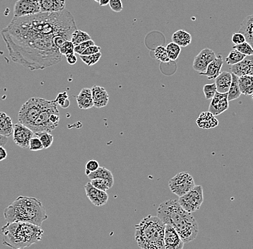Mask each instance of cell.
I'll return each instance as SVG.
<instances>
[{
	"mask_svg": "<svg viewBox=\"0 0 253 249\" xmlns=\"http://www.w3.org/2000/svg\"><path fill=\"white\" fill-rule=\"evenodd\" d=\"M228 93L216 92L214 97L211 99V103L209 107V111L214 116L220 115L229 108Z\"/></svg>",
	"mask_w": 253,
	"mask_h": 249,
	"instance_id": "15",
	"label": "cell"
},
{
	"mask_svg": "<svg viewBox=\"0 0 253 249\" xmlns=\"http://www.w3.org/2000/svg\"><path fill=\"white\" fill-rule=\"evenodd\" d=\"M4 218L7 223H30L41 227L48 217L45 208L39 199L19 196L4 209Z\"/></svg>",
	"mask_w": 253,
	"mask_h": 249,
	"instance_id": "3",
	"label": "cell"
},
{
	"mask_svg": "<svg viewBox=\"0 0 253 249\" xmlns=\"http://www.w3.org/2000/svg\"><path fill=\"white\" fill-rule=\"evenodd\" d=\"M84 190L86 196L91 203L95 206H105L109 200V195L106 191L100 190L96 188L91 183H86L84 186Z\"/></svg>",
	"mask_w": 253,
	"mask_h": 249,
	"instance_id": "14",
	"label": "cell"
},
{
	"mask_svg": "<svg viewBox=\"0 0 253 249\" xmlns=\"http://www.w3.org/2000/svg\"><path fill=\"white\" fill-rule=\"evenodd\" d=\"M172 42L177 44L179 46H188L191 42L192 38L190 33L184 30H178L173 33L171 37Z\"/></svg>",
	"mask_w": 253,
	"mask_h": 249,
	"instance_id": "25",
	"label": "cell"
},
{
	"mask_svg": "<svg viewBox=\"0 0 253 249\" xmlns=\"http://www.w3.org/2000/svg\"><path fill=\"white\" fill-rule=\"evenodd\" d=\"M94 1H95L96 2H98L99 3V2H100V0H94Z\"/></svg>",
	"mask_w": 253,
	"mask_h": 249,
	"instance_id": "50",
	"label": "cell"
},
{
	"mask_svg": "<svg viewBox=\"0 0 253 249\" xmlns=\"http://www.w3.org/2000/svg\"><path fill=\"white\" fill-rule=\"evenodd\" d=\"M154 55H155V57L156 58L157 60L161 61V62H164V63H167L170 61L166 48L164 46L157 47L154 50Z\"/></svg>",
	"mask_w": 253,
	"mask_h": 249,
	"instance_id": "33",
	"label": "cell"
},
{
	"mask_svg": "<svg viewBox=\"0 0 253 249\" xmlns=\"http://www.w3.org/2000/svg\"><path fill=\"white\" fill-rule=\"evenodd\" d=\"M109 1H110V0H100L99 4L100 6H106L109 4Z\"/></svg>",
	"mask_w": 253,
	"mask_h": 249,
	"instance_id": "49",
	"label": "cell"
},
{
	"mask_svg": "<svg viewBox=\"0 0 253 249\" xmlns=\"http://www.w3.org/2000/svg\"><path fill=\"white\" fill-rule=\"evenodd\" d=\"M57 105L55 100L47 101L45 106L40 113L38 118L29 128L34 133L42 132V131L51 132L54 130L56 127L52 124L50 117L52 113L59 111Z\"/></svg>",
	"mask_w": 253,
	"mask_h": 249,
	"instance_id": "7",
	"label": "cell"
},
{
	"mask_svg": "<svg viewBox=\"0 0 253 249\" xmlns=\"http://www.w3.org/2000/svg\"><path fill=\"white\" fill-rule=\"evenodd\" d=\"M41 7L38 0H18L14 6V17L30 16L40 13Z\"/></svg>",
	"mask_w": 253,
	"mask_h": 249,
	"instance_id": "10",
	"label": "cell"
},
{
	"mask_svg": "<svg viewBox=\"0 0 253 249\" xmlns=\"http://www.w3.org/2000/svg\"><path fill=\"white\" fill-rule=\"evenodd\" d=\"M233 48L236 49L246 56H253V48L248 42H245L239 45H234Z\"/></svg>",
	"mask_w": 253,
	"mask_h": 249,
	"instance_id": "37",
	"label": "cell"
},
{
	"mask_svg": "<svg viewBox=\"0 0 253 249\" xmlns=\"http://www.w3.org/2000/svg\"><path fill=\"white\" fill-rule=\"evenodd\" d=\"M166 224L158 215H148L135 226V238L142 249H164Z\"/></svg>",
	"mask_w": 253,
	"mask_h": 249,
	"instance_id": "5",
	"label": "cell"
},
{
	"mask_svg": "<svg viewBox=\"0 0 253 249\" xmlns=\"http://www.w3.org/2000/svg\"><path fill=\"white\" fill-rule=\"evenodd\" d=\"M74 47H75V45H74V43L71 41H66L61 46L59 50H60V53L62 55L65 56L67 55L74 53Z\"/></svg>",
	"mask_w": 253,
	"mask_h": 249,
	"instance_id": "39",
	"label": "cell"
},
{
	"mask_svg": "<svg viewBox=\"0 0 253 249\" xmlns=\"http://www.w3.org/2000/svg\"><path fill=\"white\" fill-rule=\"evenodd\" d=\"M65 57H66L67 62H68L70 65H74V64H76V62H77V58H76L74 53L67 55V56H65Z\"/></svg>",
	"mask_w": 253,
	"mask_h": 249,
	"instance_id": "46",
	"label": "cell"
},
{
	"mask_svg": "<svg viewBox=\"0 0 253 249\" xmlns=\"http://www.w3.org/2000/svg\"><path fill=\"white\" fill-rule=\"evenodd\" d=\"M232 73L240 77L243 76H253V56H248L238 63L232 65Z\"/></svg>",
	"mask_w": 253,
	"mask_h": 249,
	"instance_id": "16",
	"label": "cell"
},
{
	"mask_svg": "<svg viewBox=\"0 0 253 249\" xmlns=\"http://www.w3.org/2000/svg\"><path fill=\"white\" fill-rule=\"evenodd\" d=\"M216 56L215 53L211 49H203L193 60V69L199 73L206 71L209 64L215 59Z\"/></svg>",
	"mask_w": 253,
	"mask_h": 249,
	"instance_id": "13",
	"label": "cell"
},
{
	"mask_svg": "<svg viewBox=\"0 0 253 249\" xmlns=\"http://www.w3.org/2000/svg\"><path fill=\"white\" fill-rule=\"evenodd\" d=\"M91 88L92 91L94 106L98 108L106 106L109 103V94L106 89L99 85H94Z\"/></svg>",
	"mask_w": 253,
	"mask_h": 249,
	"instance_id": "18",
	"label": "cell"
},
{
	"mask_svg": "<svg viewBox=\"0 0 253 249\" xmlns=\"http://www.w3.org/2000/svg\"><path fill=\"white\" fill-rule=\"evenodd\" d=\"M29 149L31 151H41L44 149L42 144L41 143V140L38 137L34 135V137L30 140V146Z\"/></svg>",
	"mask_w": 253,
	"mask_h": 249,
	"instance_id": "41",
	"label": "cell"
},
{
	"mask_svg": "<svg viewBox=\"0 0 253 249\" xmlns=\"http://www.w3.org/2000/svg\"><path fill=\"white\" fill-rule=\"evenodd\" d=\"M90 183L96 188L100 190L106 191V192L112 187L110 184L103 179H92V180H90Z\"/></svg>",
	"mask_w": 253,
	"mask_h": 249,
	"instance_id": "35",
	"label": "cell"
},
{
	"mask_svg": "<svg viewBox=\"0 0 253 249\" xmlns=\"http://www.w3.org/2000/svg\"><path fill=\"white\" fill-rule=\"evenodd\" d=\"M223 64L224 60L222 55L218 54L216 56L215 59L209 64L206 71L203 72V73H199V75L206 76L209 80L215 79L220 74Z\"/></svg>",
	"mask_w": 253,
	"mask_h": 249,
	"instance_id": "17",
	"label": "cell"
},
{
	"mask_svg": "<svg viewBox=\"0 0 253 249\" xmlns=\"http://www.w3.org/2000/svg\"><path fill=\"white\" fill-rule=\"evenodd\" d=\"M166 48L170 61H176L181 54V47L175 42H172L168 44Z\"/></svg>",
	"mask_w": 253,
	"mask_h": 249,
	"instance_id": "31",
	"label": "cell"
},
{
	"mask_svg": "<svg viewBox=\"0 0 253 249\" xmlns=\"http://www.w3.org/2000/svg\"><path fill=\"white\" fill-rule=\"evenodd\" d=\"M109 7L112 11L120 12L123 10V4L122 0H110L109 3Z\"/></svg>",
	"mask_w": 253,
	"mask_h": 249,
	"instance_id": "43",
	"label": "cell"
},
{
	"mask_svg": "<svg viewBox=\"0 0 253 249\" xmlns=\"http://www.w3.org/2000/svg\"><path fill=\"white\" fill-rule=\"evenodd\" d=\"M55 102H56L57 104L61 106L63 108H66L69 106L70 101L68 99V95L67 92L64 91V92L59 93L58 94L57 97L55 99Z\"/></svg>",
	"mask_w": 253,
	"mask_h": 249,
	"instance_id": "38",
	"label": "cell"
},
{
	"mask_svg": "<svg viewBox=\"0 0 253 249\" xmlns=\"http://www.w3.org/2000/svg\"><path fill=\"white\" fill-rule=\"evenodd\" d=\"M33 132L28 126L22 124H15L14 125L13 140L20 147L27 149L30 146V140L34 137Z\"/></svg>",
	"mask_w": 253,
	"mask_h": 249,
	"instance_id": "11",
	"label": "cell"
},
{
	"mask_svg": "<svg viewBox=\"0 0 253 249\" xmlns=\"http://www.w3.org/2000/svg\"><path fill=\"white\" fill-rule=\"evenodd\" d=\"M93 45H95V42L92 40L91 39L89 40V41H85V42H82V43L79 44V45H76L74 47V53H77V54L80 56L86 48Z\"/></svg>",
	"mask_w": 253,
	"mask_h": 249,
	"instance_id": "40",
	"label": "cell"
},
{
	"mask_svg": "<svg viewBox=\"0 0 253 249\" xmlns=\"http://www.w3.org/2000/svg\"><path fill=\"white\" fill-rule=\"evenodd\" d=\"M245 57H246L245 55L242 54V53H241L240 52H239L238 50H236V49H233L232 51L230 52L225 61H226L227 63H228L229 65H234V64L240 62V61H242Z\"/></svg>",
	"mask_w": 253,
	"mask_h": 249,
	"instance_id": "30",
	"label": "cell"
},
{
	"mask_svg": "<svg viewBox=\"0 0 253 249\" xmlns=\"http://www.w3.org/2000/svg\"><path fill=\"white\" fill-rule=\"evenodd\" d=\"M241 92L245 96L253 94V76H240L238 79Z\"/></svg>",
	"mask_w": 253,
	"mask_h": 249,
	"instance_id": "27",
	"label": "cell"
},
{
	"mask_svg": "<svg viewBox=\"0 0 253 249\" xmlns=\"http://www.w3.org/2000/svg\"><path fill=\"white\" fill-rule=\"evenodd\" d=\"M157 215L165 224L173 226L184 244L196 239L199 225L191 213L184 210L178 200L163 202L157 210Z\"/></svg>",
	"mask_w": 253,
	"mask_h": 249,
	"instance_id": "2",
	"label": "cell"
},
{
	"mask_svg": "<svg viewBox=\"0 0 253 249\" xmlns=\"http://www.w3.org/2000/svg\"><path fill=\"white\" fill-rule=\"evenodd\" d=\"M252 98H253V95H252Z\"/></svg>",
	"mask_w": 253,
	"mask_h": 249,
	"instance_id": "51",
	"label": "cell"
},
{
	"mask_svg": "<svg viewBox=\"0 0 253 249\" xmlns=\"http://www.w3.org/2000/svg\"><path fill=\"white\" fill-rule=\"evenodd\" d=\"M101 48L98 45H93L89 46V48L86 49L82 53V56H87V55L96 54V53H100ZM81 56V55H80Z\"/></svg>",
	"mask_w": 253,
	"mask_h": 249,
	"instance_id": "45",
	"label": "cell"
},
{
	"mask_svg": "<svg viewBox=\"0 0 253 249\" xmlns=\"http://www.w3.org/2000/svg\"><path fill=\"white\" fill-rule=\"evenodd\" d=\"M7 157V152L4 146H0V161L5 160Z\"/></svg>",
	"mask_w": 253,
	"mask_h": 249,
	"instance_id": "47",
	"label": "cell"
},
{
	"mask_svg": "<svg viewBox=\"0 0 253 249\" xmlns=\"http://www.w3.org/2000/svg\"><path fill=\"white\" fill-rule=\"evenodd\" d=\"M240 33L244 35L246 42L253 48V14L246 17L241 23Z\"/></svg>",
	"mask_w": 253,
	"mask_h": 249,
	"instance_id": "23",
	"label": "cell"
},
{
	"mask_svg": "<svg viewBox=\"0 0 253 249\" xmlns=\"http://www.w3.org/2000/svg\"><path fill=\"white\" fill-rule=\"evenodd\" d=\"M184 243L173 226L166 224L164 231V249H182Z\"/></svg>",
	"mask_w": 253,
	"mask_h": 249,
	"instance_id": "12",
	"label": "cell"
},
{
	"mask_svg": "<svg viewBox=\"0 0 253 249\" xmlns=\"http://www.w3.org/2000/svg\"><path fill=\"white\" fill-rule=\"evenodd\" d=\"M46 99L31 98L22 104L18 113V122L30 127L38 118L47 102Z\"/></svg>",
	"mask_w": 253,
	"mask_h": 249,
	"instance_id": "6",
	"label": "cell"
},
{
	"mask_svg": "<svg viewBox=\"0 0 253 249\" xmlns=\"http://www.w3.org/2000/svg\"><path fill=\"white\" fill-rule=\"evenodd\" d=\"M91 40V36L86 32L82 31L81 30H76L71 36V41L74 43V45H77L85 41Z\"/></svg>",
	"mask_w": 253,
	"mask_h": 249,
	"instance_id": "29",
	"label": "cell"
},
{
	"mask_svg": "<svg viewBox=\"0 0 253 249\" xmlns=\"http://www.w3.org/2000/svg\"><path fill=\"white\" fill-rule=\"evenodd\" d=\"M101 58V52L96 53V54L87 55V56H82V55H81L80 56V59H82V61L86 65H89V66H92V65H95L96 63H97L100 61Z\"/></svg>",
	"mask_w": 253,
	"mask_h": 249,
	"instance_id": "34",
	"label": "cell"
},
{
	"mask_svg": "<svg viewBox=\"0 0 253 249\" xmlns=\"http://www.w3.org/2000/svg\"><path fill=\"white\" fill-rule=\"evenodd\" d=\"M77 30L74 16L66 10L15 18L1 31L10 58L30 70H43L61 62L63 55L55 38L63 36L71 41Z\"/></svg>",
	"mask_w": 253,
	"mask_h": 249,
	"instance_id": "1",
	"label": "cell"
},
{
	"mask_svg": "<svg viewBox=\"0 0 253 249\" xmlns=\"http://www.w3.org/2000/svg\"><path fill=\"white\" fill-rule=\"evenodd\" d=\"M3 245L11 249L28 248L39 242L44 234L41 226L26 222L7 223L0 229Z\"/></svg>",
	"mask_w": 253,
	"mask_h": 249,
	"instance_id": "4",
	"label": "cell"
},
{
	"mask_svg": "<svg viewBox=\"0 0 253 249\" xmlns=\"http://www.w3.org/2000/svg\"><path fill=\"white\" fill-rule=\"evenodd\" d=\"M196 124L201 129H210L217 126L219 122L214 114L210 111H204L196 119Z\"/></svg>",
	"mask_w": 253,
	"mask_h": 249,
	"instance_id": "21",
	"label": "cell"
},
{
	"mask_svg": "<svg viewBox=\"0 0 253 249\" xmlns=\"http://www.w3.org/2000/svg\"><path fill=\"white\" fill-rule=\"evenodd\" d=\"M88 178H89V180H92V179H103V180H106L112 187L114 185V178L112 172L106 169L105 166H100L97 170L91 172L88 175Z\"/></svg>",
	"mask_w": 253,
	"mask_h": 249,
	"instance_id": "26",
	"label": "cell"
},
{
	"mask_svg": "<svg viewBox=\"0 0 253 249\" xmlns=\"http://www.w3.org/2000/svg\"><path fill=\"white\" fill-rule=\"evenodd\" d=\"M232 81L231 85L228 93L229 102L236 100L239 99L242 92H241L240 85H239V77L234 73H232Z\"/></svg>",
	"mask_w": 253,
	"mask_h": 249,
	"instance_id": "28",
	"label": "cell"
},
{
	"mask_svg": "<svg viewBox=\"0 0 253 249\" xmlns=\"http://www.w3.org/2000/svg\"><path fill=\"white\" fill-rule=\"evenodd\" d=\"M34 135L41 140L44 149L49 148L53 143V136L51 134V132L42 131V132L35 133Z\"/></svg>",
	"mask_w": 253,
	"mask_h": 249,
	"instance_id": "32",
	"label": "cell"
},
{
	"mask_svg": "<svg viewBox=\"0 0 253 249\" xmlns=\"http://www.w3.org/2000/svg\"><path fill=\"white\" fill-rule=\"evenodd\" d=\"M99 167H100V165H99V163L97 160H89L86 165V170H85L86 175L88 176L91 172L97 170Z\"/></svg>",
	"mask_w": 253,
	"mask_h": 249,
	"instance_id": "42",
	"label": "cell"
},
{
	"mask_svg": "<svg viewBox=\"0 0 253 249\" xmlns=\"http://www.w3.org/2000/svg\"><path fill=\"white\" fill-rule=\"evenodd\" d=\"M203 91H204L205 99L207 100H210L214 97L216 93L217 92L216 83L206 84L203 88Z\"/></svg>",
	"mask_w": 253,
	"mask_h": 249,
	"instance_id": "36",
	"label": "cell"
},
{
	"mask_svg": "<svg viewBox=\"0 0 253 249\" xmlns=\"http://www.w3.org/2000/svg\"><path fill=\"white\" fill-rule=\"evenodd\" d=\"M7 143H8L7 137L1 136V134H0V146H4Z\"/></svg>",
	"mask_w": 253,
	"mask_h": 249,
	"instance_id": "48",
	"label": "cell"
},
{
	"mask_svg": "<svg viewBox=\"0 0 253 249\" xmlns=\"http://www.w3.org/2000/svg\"><path fill=\"white\" fill-rule=\"evenodd\" d=\"M41 12L53 13L65 10V0H38Z\"/></svg>",
	"mask_w": 253,
	"mask_h": 249,
	"instance_id": "19",
	"label": "cell"
},
{
	"mask_svg": "<svg viewBox=\"0 0 253 249\" xmlns=\"http://www.w3.org/2000/svg\"><path fill=\"white\" fill-rule=\"evenodd\" d=\"M78 106L81 109L87 110L94 106L91 88H84L77 96H75Z\"/></svg>",
	"mask_w": 253,
	"mask_h": 249,
	"instance_id": "20",
	"label": "cell"
},
{
	"mask_svg": "<svg viewBox=\"0 0 253 249\" xmlns=\"http://www.w3.org/2000/svg\"></svg>",
	"mask_w": 253,
	"mask_h": 249,
	"instance_id": "52",
	"label": "cell"
},
{
	"mask_svg": "<svg viewBox=\"0 0 253 249\" xmlns=\"http://www.w3.org/2000/svg\"><path fill=\"white\" fill-rule=\"evenodd\" d=\"M232 81V73L228 71L222 72L215 79L216 89L218 92L228 93Z\"/></svg>",
	"mask_w": 253,
	"mask_h": 249,
	"instance_id": "22",
	"label": "cell"
},
{
	"mask_svg": "<svg viewBox=\"0 0 253 249\" xmlns=\"http://www.w3.org/2000/svg\"><path fill=\"white\" fill-rule=\"evenodd\" d=\"M232 41L234 45H239V44H242L243 42H246V40H245L244 35L239 32V33H235L232 35Z\"/></svg>",
	"mask_w": 253,
	"mask_h": 249,
	"instance_id": "44",
	"label": "cell"
},
{
	"mask_svg": "<svg viewBox=\"0 0 253 249\" xmlns=\"http://www.w3.org/2000/svg\"><path fill=\"white\" fill-rule=\"evenodd\" d=\"M13 120L10 116L4 112H0V134L9 137L13 135L14 131Z\"/></svg>",
	"mask_w": 253,
	"mask_h": 249,
	"instance_id": "24",
	"label": "cell"
},
{
	"mask_svg": "<svg viewBox=\"0 0 253 249\" xmlns=\"http://www.w3.org/2000/svg\"><path fill=\"white\" fill-rule=\"evenodd\" d=\"M178 201L181 207L190 213H192L199 210L204 202V192H203L202 186H195L187 193L179 197Z\"/></svg>",
	"mask_w": 253,
	"mask_h": 249,
	"instance_id": "8",
	"label": "cell"
},
{
	"mask_svg": "<svg viewBox=\"0 0 253 249\" xmlns=\"http://www.w3.org/2000/svg\"><path fill=\"white\" fill-rule=\"evenodd\" d=\"M169 188L178 197L182 196L196 186L193 177L187 172L176 174L169 180Z\"/></svg>",
	"mask_w": 253,
	"mask_h": 249,
	"instance_id": "9",
	"label": "cell"
}]
</instances>
